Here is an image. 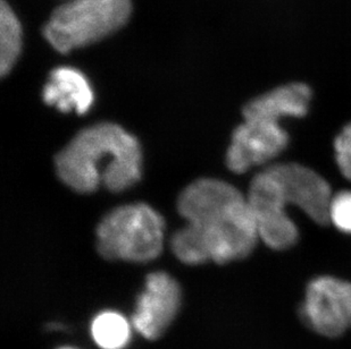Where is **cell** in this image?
Returning <instances> with one entry per match:
<instances>
[{"instance_id": "obj_1", "label": "cell", "mask_w": 351, "mask_h": 349, "mask_svg": "<svg viewBox=\"0 0 351 349\" xmlns=\"http://www.w3.org/2000/svg\"><path fill=\"white\" fill-rule=\"evenodd\" d=\"M178 210L188 224L173 236L172 250L183 263L241 260L261 241L247 195L226 181H195L180 195Z\"/></svg>"}, {"instance_id": "obj_2", "label": "cell", "mask_w": 351, "mask_h": 349, "mask_svg": "<svg viewBox=\"0 0 351 349\" xmlns=\"http://www.w3.org/2000/svg\"><path fill=\"white\" fill-rule=\"evenodd\" d=\"M55 164L60 181L73 191L93 193L104 186L122 192L139 181L143 153L139 141L125 129L100 122L74 136Z\"/></svg>"}, {"instance_id": "obj_3", "label": "cell", "mask_w": 351, "mask_h": 349, "mask_svg": "<svg viewBox=\"0 0 351 349\" xmlns=\"http://www.w3.org/2000/svg\"><path fill=\"white\" fill-rule=\"evenodd\" d=\"M164 229V219L149 205H123L100 221L97 248L108 260L148 262L162 252Z\"/></svg>"}, {"instance_id": "obj_4", "label": "cell", "mask_w": 351, "mask_h": 349, "mask_svg": "<svg viewBox=\"0 0 351 349\" xmlns=\"http://www.w3.org/2000/svg\"><path fill=\"white\" fill-rule=\"evenodd\" d=\"M131 10V0H72L53 12L43 36L57 51L70 53L119 30Z\"/></svg>"}, {"instance_id": "obj_5", "label": "cell", "mask_w": 351, "mask_h": 349, "mask_svg": "<svg viewBox=\"0 0 351 349\" xmlns=\"http://www.w3.org/2000/svg\"><path fill=\"white\" fill-rule=\"evenodd\" d=\"M247 200L255 217L259 238L265 245L285 250L298 243V226L289 216V203L272 165L254 176Z\"/></svg>"}, {"instance_id": "obj_6", "label": "cell", "mask_w": 351, "mask_h": 349, "mask_svg": "<svg viewBox=\"0 0 351 349\" xmlns=\"http://www.w3.org/2000/svg\"><path fill=\"white\" fill-rule=\"evenodd\" d=\"M300 315L322 336H341L351 328V283L332 276L315 278L306 289Z\"/></svg>"}, {"instance_id": "obj_7", "label": "cell", "mask_w": 351, "mask_h": 349, "mask_svg": "<svg viewBox=\"0 0 351 349\" xmlns=\"http://www.w3.org/2000/svg\"><path fill=\"white\" fill-rule=\"evenodd\" d=\"M289 142L290 136L280 122L245 119L233 132L226 165L235 174H243L258 166L265 168L287 150Z\"/></svg>"}, {"instance_id": "obj_8", "label": "cell", "mask_w": 351, "mask_h": 349, "mask_svg": "<svg viewBox=\"0 0 351 349\" xmlns=\"http://www.w3.org/2000/svg\"><path fill=\"white\" fill-rule=\"evenodd\" d=\"M180 305L181 288L176 279L166 272L150 274L138 298L133 326L147 339H158L173 322Z\"/></svg>"}, {"instance_id": "obj_9", "label": "cell", "mask_w": 351, "mask_h": 349, "mask_svg": "<svg viewBox=\"0 0 351 349\" xmlns=\"http://www.w3.org/2000/svg\"><path fill=\"white\" fill-rule=\"evenodd\" d=\"M289 205H295L317 224H328V208L333 196L323 176L295 162L273 164Z\"/></svg>"}, {"instance_id": "obj_10", "label": "cell", "mask_w": 351, "mask_h": 349, "mask_svg": "<svg viewBox=\"0 0 351 349\" xmlns=\"http://www.w3.org/2000/svg\"><path fill=\"white\" fill-rule=\"evenodd\" d=\"M313 100L311 86L288 83L252 99L243 108V118L281 122L285 118H302L308 114Z\"/></svg>"}, {"instance_id": "obj_11", "label": "cell", "mask_w": 351, "mask_h": 349, "mask_svg": "<svg viewBox=\"0 0 351 349\" xmlns=\"http://www.w3.org/2000/svg\"><path fill=\"white\" fill-rule=\"evenodd\" d=\"M43 101L63 112L83 115L93 107L95 94L89 81L72 67H58L50 74L43 92Z\"/></svg>"}, {"instance_id": "obj_12", "label": "cell", "mask_w": 351, "mask_h": 349, "mask_svg": "<svg viewBox=\"0 0 351 349\" xmlns=\"http://www.w3.org/2000/svg\"><path fill=\"white\" fill-rule=\"evenodd\" d=\"M22 49V27L10 5L0 3V74L12 70Z\"/></svg>"}, {"instance_id": "obj_13", "label": "cell", "mask_w": 351, "mask_h": 349, "mask_svg": "<svg viewBox=\"0 0 351 349\" xmlns=\"http://www.w3.org/2000/svg\"><path fill=\"white\" fill-rule=\"evenodd\" d=\"M91 333L100 348L123 349L129 343L131 326L124 316L106 311L95 318Z\"/></svg>"}, {"instance_id": "obj_14", "label": "cell", "mask_w": 351, "mask_h": 349, "mask_svg": "<svg viewBox=\"0 0 351 349\" xmlns=\"http://www.w3.org/2000/svg\"><path fill=\"white\" fill-rule=\"evenodd\" d=\"M328 222L343 234L351 235V191L333 194L328 208Z\"/></svg>"}, {"instance_id": "obj_15", "label": "cell", "mask_w": 351, "mask_h": 349, "mask_svg": "<svg viewBox=\"0 0 351 349\" xmlns=\"http://www.w3.org/2000/svg\"><path fill=\"white\" fill-rule=\"evenodd\" d=\"M333 148L339 170L343 177L351 181V122L337 135Z\"/></svg>"}, {"instance_id": "obj_16", "label": "cell", "mask_w": 351, "mask_h": 349, "mask_svg": "<svg viewBox=\"0 0 351 349\" xmlns=\"http://www.w3.org/2000/svg\"><path fill=\"white\" fill-rule=\"evenodd\" d=\"M63 349H72V348H63Z\"/></svg>"}]
</instances>
